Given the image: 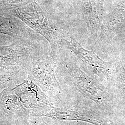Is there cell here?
Segmentation results:
<instances>
[{"mask_svg":"<svg viewBox=\"0 0 125 125\" xmlns=\"http://www.w3.org/2000/svg\"><path fill=\"white\" fill-rule=\"evenodd\" d=\"M14 16L27 27L43 36L49 43L52 52L56 54L62 33L50 20L47 14L35 2L13 9Z\"/></svg>","mask_w":125,"mask_h":125,"instance_id":"6da1fadb","label":"cell"},{"mask_svg":"<svg viewBox=\"0 0 125 125\" xmlns=\"http://www.w3.org/2000/svg\"><path fill=\"white\" fill-rule=\"evenodd\" d=\"M34 43L33 39H14L10 45L0 46V67H27L37 54Z\"/></svg>","mask_w":125,"mask_h":125,"instance_id":"7a4b0ae2","label":"cell"},{"mask_svg":"<svg viewBox=\"0 0 125 125\" xmlns=\"http://www.w3.org/2000/svg\"><path fill=\"white\" fill-rule=\"evenodd\" d=\"M60 43L72 51L81 62L94 72L106 74L108 71L111 65L109 63L103 61L94 52L84 49L71 35L62 33Z\"/></svg>","mask_w":125,"mask_h":125,"instance_id":"3957f363","label":"cell"},{"mask_svg":"<svg viewBox=\"0 0 125 125\" xmlns=\"http://www.w3.org/2000/svg\"><path fill=\"white\" fill-rule=\"evenodd\" d=\"M103 0H84L83 17L89 35L99 36L103 21Z\"/></svg>","mask_w":125,"mask_h":125,"instance_id":"277c9868","label":"cell"},{"mask_svg":"<svg viewBox=\"0 0 125 125\" xmlns=\"http://www.w3.org/2000/svg\"><path fill=\"white\" fill-rule=\"evenodd\" d=\"M15 18L0 15V34L9 35L13 39H33L31 30Z\"/></svg>","mask_w":125,"mask_h":125,"instance_id":"5b68a950","label":"cell"}]
</instances>
